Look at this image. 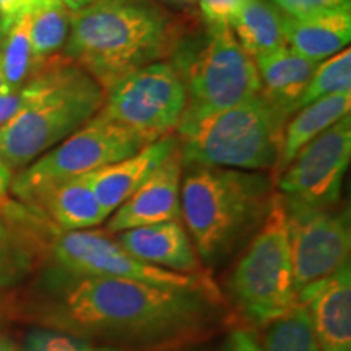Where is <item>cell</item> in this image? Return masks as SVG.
<instances>
[{"label": "cell", "mask_w": 351, "mask_h": 351, "mask_svg": "<svg viewBox=\"0 0 351 351\" xmlns=\"http://www.w3.org/2000/svg\"><path fill=\"white\" fill-rule=\"evenodd\" d=\"M182 158L179 147L166 158L150 178L109 215V234L132 228L181 219V179Z\"/></svg>", "instance_id": "cell-13"}, {"label": "cell", "mask_w": 351, "mask_h": 351, "mask_svg": "<svg viewBox=\"0 0 351 351\" xmlns=\"http://www.w3.org/2000/svg\"><path fill=\"white\" fill-rule=\"evenodd\" d=\"M29 208V207H28ZM32 210L34 230L43 247V261L54 269L85 276H112L165 288H195L207 283L204 275H186L148 265L132 257L108 231H62Z\"/></svg>", "instance_id": "cell-7"}, {"label": "cell", "mask_w": 351, "mask_h": 351, "mask_svg": "<svg viewBox=\"0 0 351 351\" xmlns=\"http://www.w3.org/2000/svg\"><path fill=\"white\" fill-rule=\"evenodd\" d=\"M351 160V116L335 122L304 145L274 181L283 204L335 208Z\"/></svg>", "instance_id": "cell-11"}, {"label": "cell", "mask_w": 351, "mask_h": 351, "mask_svg": "<svg viewBox=\"0 0 351 351\" xmlns=\"http://www.w3.org/2000/svg\"><path fill=\"white\" fill-rule=\"evenodd\" d=\"M178 147L179 138L174 132L145 145L124 160L88 173L91 189L104 212L111 215L119 208Z\"/></svg>", "instance_id": "cell-16"}, {"label": "cell", "mask_w": 351, "mask_h": 351, "mask_svg": "<svg viewBox=\"0 0 351 351\" xmlns=\"http://www.w3.org/2000/svg\"><path fill=\"white\" fill-rule=\"evenodd\" d=\"M230 28L241 47L254 60L285 44L283 16L265 0H244L232 16Z\"/></svg>", "instance_id": "cell-22"}, {"label": "cell", "mask_w": 351, "mask_h": 351, "mask_svg": "<svg viewBox=\"0 0 351 351\" xmlns=\"http://www.w3.org/2000/svg\"><path fill=\"white\" fill-rule=\"evenodd\" d=\"M173 3H179V5H184V3H194L195 0H169Z\"/></svg>", "instance_id": "cell-37"}, {"label": "cell", "mask_w": 351, "mask_h": 351, "mask_svg": "<svg viewBox=\"0 0 351 351\" xmlns=\"http://www.w3.org/2000/svg\"><path fill=\"white\" fill-rule=\"evenodd\" d=\"M60 2H62L64 5L69 8V10H77V8L86 5V3H90V2H93V0H60Z\"/></svg>", "instance_id": "cell-34"}, {"label": "cell", "mask_w": 351, "mask_h": 351, "mask_svg": "<svg viewBox=\"0 0 351 351\" xmlns=\"http://www.w3.org/2000/svg\"><path fill=\"white\" fill-rule=\"evenodd\" d=\"M234 351H262L258 346L256 335L247 330H234L230 337Z\"/></svg>", "instance_id": "cell-31"}, {"label": "cell", "mask_w": 351, "mask_h": 351, "mask_svg": "<svg viewBox=\"0 0 351 351\" xmlns=\"http://www.w3.org/2000/svg\"><path fill=\"white\" fill-rule=\"evenodd\" d=\"M95 351H125V350L114 348V346H96Z\"/></svg>", "instance_id": "cell-36"}, {"label": "cell", "mask_w": 351, "mask_h": 351, "mask_svg": "<svg viewBox=\"0 0 351 351\" xmlns=\"http://www.w3.org/2000/svg\"><path fill=\"white\" fill-rule=\"evenodd\" d=\"M182 23L156 0H93L70 10L62 54L104 91L135 70L168 60Z\"/></svg>", "instance_id": "cell-2"}, {"label": "cell", "mask_w": 351, "mask_h": 351, "mask_svg": "<svg viewBox=\"0 0 351 351\" xmlns=\"http://www.w3.org/2000/svg\"><path fill=\"white\" fill-rule=\"evenodd\" d=\"M351 93V51L350 47L322 60L298 99L295 111L306 104L330 95Z\"/></svg>", "instance_id": "cell-26"}, {"label": "cell", "mask_w": 351, "mask_h": 351, "mask_svg": "<svg viewBox=\"0 0 351 351\" xmlns=\"http://www.w3.org/2000/svg\"><path fill=\"white\" fill-rule=\"evenodd\" d=\"M21 91L19 112L0 127V160L13 174L93 119L106 93L62 54L38 65Z\"/></svg>", "instance_id": "cell-4"}, {"label": "cell", "mask_w": 351, "mask_h": 351, "mask_svg": "<svg viewBox=\"0 0 351 351\" xmlns=\"http://www.w3.org/2000/svg\"><path fill=\"white\" fill-rule=\"evenodd\" d=\"M187 103L184 73L161 60L135 70L108 88L96 116L138 132L148 142L174 134Z\"/></svg>", "instance_id": "cell-10"}, {"label": "cell", "mask_w": 351, "mask_h": 351, "mask_svg": "<svg viewBox=\"0 0 351 351\" xmlns=\"http://www.w3.org/2000/svg\"><path fill=\"white\" fill-rule=\"evenodd\" d=\"M0 62L7 90H19L36 70L29 38V12L8 25L0 44Z\"/></svg>", "instance_id": "cell-25"}, {"label": "cell", "mask_w": 351, "mask_h": 351, "mask_svg": "<svg viewBox=\"0 0 351 351\" xmlns=\"http://www.w3.org/2000/svg\"><path fill=\"white\" fill-rule=\"evenodd\" d=\"M288 119V114L261 91L176 132L182 165L271 173Z\"/></svg>", "instance_id": "cell-5"}, {"label": "cell", "mask_w": 351, "mask_h": 351, "mask_svg": "<svg viewBox=\"0 0 351 351\" xmlns=\"http://www.w3.org/2000/svg\"><path fill=\"white\" fill-rule=\"evenodd\" d=\"M5 80H3V72H2V62H0V93L2 91H5Z\"/></svg>", "instance_id": "cell-35"}, {"label": "cell", "mask_w": 351, "mask_h": 351, "mask_svg": "<svg viewBox=\"0 0 351 351\" xmlns=\"http://www.w3.org/2000/svg\"><path fill=\"white\" fill-rule=\"evenodd\" d=\"M275 186L263 171L184 166L181 219L205 265L239 251L270 212Z\"/></svg>", "instance_id": "cell-3"}, {"label": "cell", "mask_w": 351, "mask_h": 351, "mask_svg": "<svg viewBox=\"0 0 351 351\" xmlns=\"http://www.w3.org/2000/svg\"><path fill=\"white\" fill-rule=\"evenodd\" d=\"M3 34H5V28H3V23H2V19H0V44H2V39H3Z\"/></svg>", "instance_id": "cell-39"}, {"label": "cell", "mask_w": 351, "mask_h": 351, "mask_svg": "<svg viewBox=\"0 0 351 351\" xmlns=\"http://www.w3.org/2000/svg\"><path fill=\"white\" fill-rule=\"evenodd\" d=\"M219 351H234V348H232V343H231V340H228V341H226V345L223 346V348L219 350Z\"/></svg>", "instance_id": "cell-38"}, {"label": "cell", "mask_w": 351, "mask_h": 351, "mask_svg": "<svg viewBox=\"0 0 351 351\" xmlns=\"http://www.w3.org/2000/svg\"><path fill=\"white\" fill-rule=\"evenodd\" d=\"M21 104H23L21 88H19V90H5L0 93V127L5 125L19 112Z\"/></svg>", "instance_id": "cell-29"}, {"label": "cell", "mask_w": 351, "mask_h": 351, "mask_svg": "<svg viewBox=\"0 0 351 351\" xmlns=\"http://www.w3.org/2000/svg\"><path fill=\"white\" fill-rule=\"evenodd\" d=\"M296 301L307 311L320 351H351L350 263L301 288Z\"/></svg>", "instance_id": "cell-14"}, {"label": "cell", "mask_w": 351, "mask_h": 351, "mask_svg": "<svg viewBox=\"0 0 351 351\" xmlns=\"http://www.w3.org/2000/svg\"><path fill=\"white\" fill-rule=\"evenodd\" d=\"M228 295L239 314L262 327L296 304L287 212L275 192L270 212L231 270Z\"/></svg>", "instance_id": "cell-6"}, {"label": "cell", "mask_w": 351, "mask_h": 351, "mask_svg": "<svg viewBox=\"0 0 351 351\" xmlns=\"http://www.w3.org/2000/svg\"><path fill=\"white\" fill-rule=\"evenodd\" d=\"M23 205L33 208L62 231L91 230L109 218L96 199L88 174L49 186Z\"/></svg>", "instance_id": "cell-18"}, {"label": "cell", "mask_w": 351, "mask_h": 351, "mask_svg": "<svg viewBox=\"0 0 351 351\" xmlns=\"http://www.w3.org/2000/svg\"><path fill=\"white\" fill-rule=\"evenodd\" d=\"M96 345L52 330V328H34L25 337L21 351H95Z\"/></svg>", "instance_id": "cell-27"}, {"label": "cell", "mask_w": 351, "mask_h": 351, "mask_svg": "<svg viewBox=\"0 0 351 351\" xmlns=\"http://www.w3.org/2000/svg\"><path fill=\"white\" fill-rule=\"evenodd\" d=\"M38 2L39 0H0V19L3 28L7 29L13 20L32 10Z\"/></svg>", "instance_id": "cell-30"}, {"label": "cell", "mask_w": 351, "mask_h": 351, "mask_svg": "<svg viewBox=\"0 0 351 351\" xmlns=\"http://www.w3.org/2000/svg\"><path fill=\"white\" fill-rule=\"evenodd\" d=\"M43 261L41 241L26 205L8 199L0 210V291L28 280Z\"/></svg>", "instance_id": "cell-17"}, {"label": "cell", "mask_w": 351, "mask_h": 351, "mask_svg": "<svg viewBox=\"0 0 351 351\" xmlns=\"http://www.w3.org/2000/svg\"><path fill=\"white\" fill-rule=\"evenodd\" d=\"M256 337L262 351H320L304 306L296 304L265 326Z\"/></svg>", "instance_id": "cell-24"}, {"label": "cell", "mask_w": 351, "mask_h": 351, "mask_svg": "<svg viewBox=\"0 0 351 351\" xmlns=\"http://www.w3.org/2000/svg\"><path fill=\"white\" fill-rule=\"evenodd\" d=\"M112 236L124 251L140 262L176 274H202L200 258L181 219L132 228Z\"/></svg>", "instance_id": "cell-15"}, {"label": "cell", "mask_w": 351, "mask_h": 351, "mask_svg": "<svg viewBox=\"0 0 351 351\" xmlns=\"http://www.w3.org/2000/svg\"><path fill=\"white\" fill-rule=\"evenodd\" d=\"M285 205L296 291L350 263L348 210Z\"/></svg>", "instance_id": "cell-12"}, {"label": "cell", "mask_w": 351, "mask_h": 351, "mask_svg": "<svg viewBox=\"0 0 351 351\" xmlns=\"http://www.w3.org/2000/svg\"><path fill=\"white\" fill-rule=\"evenodd\" d=\"M23 313L46 328L96 346L153 348L213 326L221 313V296L210 282L165 288L47 265L26 298Z\"/></svg>", "instance_id": "cell-1"}, {"label": "cell", "mask_w": 351, "mask_h": 351, "mask_svg": "<svg viewBox=\"0 0 351 351\" xmlns=\"http://www.w3.org/2000/svg\"><path fill=\"white\" fill-rule=\"evenodd\" d=\"M13 179V171L0 160V210H2L5 202L10 199V184Z\"/></svg>", "instance_id": "cell-32"}, {"label": "cell", "mask_w": 351, "mask_h": 351, "mask_svg": "<svg viewBox=\"0 0 351 351\" xmlns=\"http://www.w3.org/2000/svg\"><path fill=\"white\" fill-rule=\"evenodd\" d=\"M350 109L351 93H340L313 101L293 112L285 124L278 160L270 174L271 181L278 178V174L291 163L293 158L304 145L326 132L335 122L348 116Z\"/></svg>", "instance_id": "cell-20"}, {"label": "cell", "mask_w": 351, "mask_h": 351, "mask_svg": "<svg viewBox=\"0 0 351 351\" xmlns=\"http://www.w3.org/2000/svg\"><path fill=\"white\" fill-rule=\"evenodd\" d=\"M184 80L187 103L176 132L262 91L256 60L241 47L230 26H210L207 41L184 73Z\"/></svg>", "instance_id": "cell-9"}, {"label": "cell", "mask_w": 351, "mask_h": 351, "mask_svg": "<svg viewBox=\"0 0 351 351\" xmlns=\"http://www.w3.org/2000/svg\"><path fill=\"white\" fill-rule=\"evenodd\" d=\"M70 10L60 0H39L29 10V38L36 65L62 52L69 36Z\"/></svg>", "instance_id": "cell-23"}, {"label": "cell", "mask_w": 351, "mask_h": 351, "mask_svg": "<svg viewBox=\"0 0 351 351\" xmlns=\"http://www.w3.org/2000/svg\"><path fill=\"white\" fill-rule=\"evenodd\" d=\"M0 351H21V348L10 339V337L0 333Z\"/></svg>", "instance_id": "cell-33"}, {"label": "cell", "mask_w": 351, "mask_h": 351, "mask_svg": "<svg viewBox=\"0 0 351 351\" xmlns=\"http://www.w3.org/2000/svg\"><path fill=\"white\" fill-rule=\"evenodd\" d=\"M256 65L262 93L291 116L317 64L283 44L276 51L257 59Z\"/></svg>", "instance_id": "cell-21"}, {"label": "cell", "mask_w": 351, "mask_h": 351, "mask_svg": "<svg viewBox=\"0 0 351 351\" xmlns=\"http://www.w3.org/2000/svg\"><path fill=\"white\" fill-rule=\"evenodd\" d=\"M275 3L285 12V15L307 16L314 13L351 8V0H275Z\"/></svg>", "instance_id": "cell-28"}, {"label": "cell", "mask_w": 351, "mask_h": 351, "mask_svg": "<svg viewBox=\"0 0 351 351\" xmlns=\"http://www.w3.org/2000/svg\"><path fill=\"white\" fill-rule=\"evenodd\" d=\"M148 143L152 142L138 132L95 116L33 163L16 171L10 195L20 204H28L44 189L124 160Z\"/></svg>", "instance_id": "cell-8"}, {"label": "cell", "mask_w": 351, "mask_h": 351, "mask_svg": "<svg viewBox=\"0 0 351 351\" xmlns=\"http://www.w3.org/2000/svg\"><path fill=\"white\" fill-rule=\"evenodd\" d=\"M285 44L306 59L319 64L339 54L351 41V8L314 13L307 16L283 15Z\"/></svg>", "instance_id": "cell-19"}]
</instances>
